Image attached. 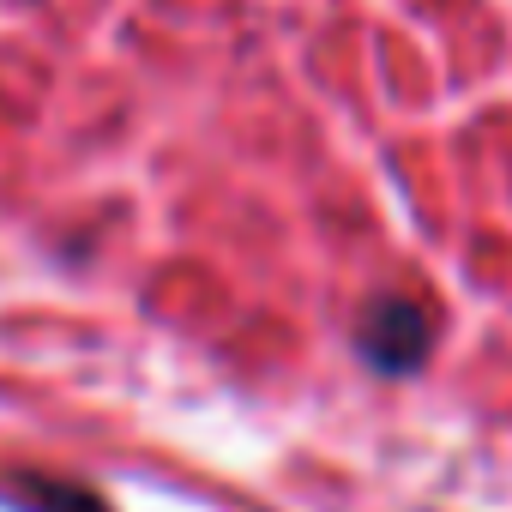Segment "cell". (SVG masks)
<instances>
[{
  "label": "cell",
  "mask_w": 512,
  "mask_h": 512,
  "mask_svg": "<svg viewBox=\"0 0 512 512\" xmlns=\"http://www.w3.org/2000/svg\"><path fill=\"white\" fill-rule=\"evenodd\" d=\"M356 350L380 374H416L428 356V314L404 296H374L356 320Z\"/></svg>",
  "instance_id": "obj_1"
}]
</instances>
